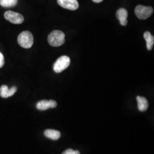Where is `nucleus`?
<instances>
[{
    "label": "nucleus",
    "instance_id": "nucleus-1",
    "mask_svg": "<svg viewBox=\"0 0 154 154\" xmlns=\"http://www.w3.org/2000/svg\"><path fill=\"white\" fill-rule=\"evenodd\" d=\"M48 41L51 46L58 47L65 43V35L60 30H54L49 35Z\"/></svg>",
    "mask_w": 154,
    "mask_h": 154
},
{
    "label": "nucleus",
    "instance_id": "nucleus-2",
    "mask_svg": "<svg viewBox=\"0 0 154 154\" xmlns=\"http://www.w3.org/2000/svg\"><path fill=\"white\" fill-rule=\"evenodd\" d=\"M18 42L23 48H30L34 42L33 34L29 31L22 32L18 37Z\"/></svg>",
    "mask_w": 154,
    "mask_h": 154
},
{
    "label": "nucleus",
    "instance_id": "nucleus-3",
    "mask_svg": "<svg viewBox=\"0 0 154 154\" xmlns=\"http://www.w3.org/2000/svg\"><path fill=\"white\" fill-rule=\"evenodd\" d=\"M70 64V59L69 57L63 55L60 57L55 61L53 65V70L57 73H60L65 70Z\"/></svg>",
    "mask_w": 154,
    "mask_h": 154
},
{
    "label": "nucleus",
    "instance_id": "nucleus-4",
    "mask_svg": "<svg viewBox=\"0 0 154 154\" xmlns=\"http://www.w3.org/2000/svg\"><path fill=\"white\" fill-rule=\"evenodd\" d=\"M154 11L151 6L138 5L135 9V15L140 20H146L151 16Z\"/></svg>",
    "mask_w": 154,
    "mask_h": 154
},
{
    "label": "nucleus",
    "instance_id": "nucleus-5",
    "mask_svg": "<svg viewBox=\"0 0 154 154\" xmlns=\"http://www.w3.org/2000/svg\"><path fill=\"white\" fill-rule=\"evenodd\" d=\"M4 17L6 20L14 24H21L24 21V18L22 14L14 11H6Z\"/></svg>",
    "mask_w": 154,
    "mask_h": 154
},
{
    "label": "nucleus",
    "instance_id": "nucleus-6",
    "mask_svg": "<svg viewBox=\"0 0 154 154\" xmlns=\"http://www.w3.org/2000/svg\"><path fill=\"white\" fill-rule=\"evenodd\" d=\"M57 2L61 7L70 11H75L79 8L77 0H57Z\"/></svg>",
    "mask_w": 154,
    "mask_h": 154
},
{
    "label": "nucleus",
    "instance_id": "nucleus-7",
    "mask_svg": "<svg viewBox=\"0 0 154 154\" xmlns=\"http://www.w3.org/2000/svg\"><path fill=\"white\" fill-rule=\"evenodd\" d=\"M57 106V103L56 101L54 100H42L38 102L37 103V108L39 110L44 111V110H48L49 109H53L56 107Z\"/></svg>",
    "mask_w": 154,
    "mask_h": 154
},
{
    "label": "nucleus",
    "instance_id": "nucleus-8",
    "mask_svg": "<svg viewBox=\"0 0 154 154\" xmlns=\"http://www.w3.org/2000/svg\"><path fill=\"white\" fill-rule=\"evenodd\" d=\"M16 87L13 86L11 88H9L8 86L2 85L0 88V96L2 98H6L13 95L16 92Z\"/></svg>",
    "mask_w": 154,
    "mask_h": 154
},
{
    "label": "nucleus",
    "instance_id": "nucleus-9",
    "mask_svg": "<svg viewBox=\"0 0 154 154\" xmlns=\"http://www.w3.org/2000/svg\"><path fill=\"white\" fill-rule=\"evenodd\" d=\"M116 16L119 20L121 25L126 26L128 23V21H127L128 12L126 9L121 8L118 9L116 13Z\"/></svg>",
    "mask_w": 154,
    "mask_h": 154
},
{
    "label": "nucleus",
    "instance_id": "nucleus-10",
    "mask_svg": "<svg viewBox=\"0 0 154 154\" xmlns=\"http://www.w3.org/2000/svg\"><path fill=\"white\" fill-rule=\"evenodd\" d=\"M137 100L138 102V110L140 111L144 112L148 109L149 106V102L146 98L138 96L137 97Z\"/></svg>",
    "mask_w": 154,
    "mask_h": 154
},
{
    "label": "nucleus",
    "instance_id": "nucleus-11",
    "mask_svg": "<svg viewBox=\"0 0 154 154\" xmlns=\"http://www.w3.org/2000/svg\"><path fill=\"white\" fill-rule=\"evenodd\" d=\"M44 134L46 137L54 140H57L61 137V133L60 131L52 129L46 130L45 131Z\"/></svg>",
    "mask_w": 154,
    "mask_h": 154
},
{
    "label": "nucleus",
    "instance_id": "nucleus-12",
    "mask_svg": "<svg viewBox=\"0 0 154 154\" xmlns=\"http://www.w3.org/2000/svg\"><path fill=\"white\" fill-rule=\"evenodd\" d=\"M144 38L146 41L147 48L149 50H151L153 48L154 44V36L149 32H146L144 33Z\"/></svg>",
    "mask_w": 154,
    "mask_h": 154
},
{
    "label": "nucleus",
    "instance_id": "nucleus-13",
    "mask_svg": "<svg viewBox=\"0 0 154 154\" xmlns=\"http://www.w3.org/2000/svg\"><path fill=\"white\" fill-rule=\"evenodd\" d=\"M18 0H0V5L4 8H11L17 4Z\"/></svg>",
    "mask_w": 154,
    "mask_h": 154
},
{
    "label": "nucleus",
    "instance_id": "nucleus-14",
    "mask_svg": "<svg viewBox=\"0 0 154 154\" xmlns=\"http://www.w3.org/2000/svg\"><path fill=\"white\" fill-rule=\"evenodd\" d=\"M62 154H80V152L78 150H73L72 149H67Z\"/></svg>",
    "mask_w": 154,
    "mask_h": 154
},
{
    "label": "nucleus",
    "instance_id": "nucleus-15",
    "mask_svg": "<svg viewBox=\"0 0 154 154\" xmlns=\"http://www.w3.org/2000/svg\"><path fill=\"white\" fill-rule=\"evenodd\" d=\"M4 63H5V61H4V55L1 53H0V68L2 67Z\"/></svg>",
    "mask_w": 154,
    "mask_h": 154
},
{
    "label": "nucleus",
    "instance_id": "nucleus-16",
    "mask_svg": "<svg viewBox=\"0 0 154 154\" xmlns=\"http://www.w3.org/2000/svg\"><path fill=\"white\" fill-rule=\"evenodd\" d=\"M94 2H95V3H100L101 2H102L103 0H92Z\"/></svg>",
    "mask_w": 154,
    "mask_h": 154
}]
</instances>
